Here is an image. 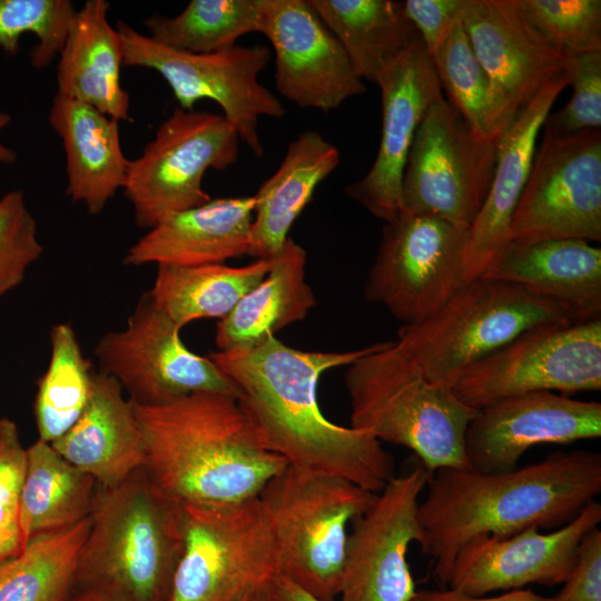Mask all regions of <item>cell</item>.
I'll return each instance as SVG.
<instances>
[{
  "label": "cell",
  "instance_id": "6da1fadb",
  "mask_svg": "<svg viewBox=\"0 0 601 601\" xmlns=\"http://www.w3.org/2000/svg\"><path fill=\"white\" fill-rule=\"evenodd\" d=\"M375 344L316 352L270 336L254 348L217 351L208 358L236 387L239 404L269 451L295 467L339 476L378 493L395 476L393 456L368 432L329 421L317 397L323 373L353 364Z\"/></svg>",
  "mask_w": 601,
  "mask_h": 601
},
{
  "label": "cell",
  "instance_id": "7a4b0ae2",
  "mask_svg": "<svg viewBox=\"0 0 601 601\" xmlns=\"http://www.w3.org/2000/svg\"><path fill=\"white\" fill-rule=\"evenodd\" d=\"M418 504V544L433 559V577L447 585L459 550L482 535L508 536L528 528L558 529L601 492V454L572 450L511 471L483 473L441 467Z\"/></svg>",
  "mask_w": 601,
  "mask_h": 601
},
{
  "label": "cell",
  "instance_id": "3957f363",
  "mask_svg": "<svg viewBox=\"0 0 601 601\" xmlns=\"http://www.w3.org/2000/svg\"><path fill=\"white\" fill-rule=\"evenodd\" d=\"M134 410L145 444L144 469L181 505L257 497L288 465L263 444L234 395L200 392L159 406L134 404Z\"/></svg>",
  "mask_w": 601,
  "mask_h": 601
},
{
  "label": "cell",
  "instance_id": "277c9868",
  "mask_svg": "<svg viewBox=\"0 0 601 601\" xmlns=\"http://www.w3.org/2000/svg\"><path fill=\"white\" fill-rule=\"evenodd\" d=\"M184 546V506L144 467L97 487L76 585L117 601H169Z\"/></svg>",
  "mask_w": 601,
  "mask_h": 601
},
{
  "label": "cell",
  "instance_id": "5b68a950",
  "mask_svg": "<svg viewBox=\"0 0 601 601\" xmlns=\"http://www.w3.org/2000/svg\"><path fill=\"white\" fill-rule=\"evenodd\" d=\"M345 384L352 427L411 450L431 472L469 469L464 437L477 410L430 381L395 342L376 343L348 365Z\"/></svg>",
  "mask_w": 601,
  "mask_h": 601
},
{
  "label": "cell",
  "instance_id": "8992f818",
  "mask_svg": "<svg viewBox=\"0 0 601 601\" xmlns=\"http://www.w3.org/2000/svg\"><path fill=\"white\" fill-rule=\"evenodd\" d=\"M376 493L339 476L287 465L262 490L278 558L279 577L323 601L339 594L348 524Z\"/></svg>",
  "mask_w": 601,
  "mask_h": 601
},
{
  "label": "cell",
  "instance_id": "52a82bcc",
  "mask_svg": "<svg viewBox=\"0 0 601 601\" xmlns=\"http://www.w3.org/2000/svg\"><path fill=\"white\" fill-rule=\"evenodd\" d=\"M564 323L573 322L558 304L516 284L480 276L427 319L402 325L395 343L430 381L452 388L467 367L521 333Z\"/></svg>",
  "mask_w": 601,
  "mask_h": 601
},
{
  "label": "cell",
  "instance_id": "ba28073f",
  "mask_svg": "<svg viewBox=\"0 0 601 601\" xmlns=\"http://www.w3.org/2000/svg\"><path fill=\"white\" fill-rule=\"evenodd\" d=\"M184 506V546L169 601H242L275 582L273 532L258 499Z\"/></svg>",
  "mask_w": 601,
  "mask_h": 601
},
{
  "label": "cell",
  "instance_id": "9c48e42d",
  "mask_svg": "<svg viewBox=\"0 0 601 601\" xmlns=\"http://www.w3.org/2000/svg\"><path fill=\"white\" fill-rule=\"evenodd\" d=\"M116 30L124 49V66L157 71L170 87L178 107L191 110L210 99L257 157L265 151L258 132L262 117L282 118V101L258 79L272 51L263 45L238 46L209 53H191L166 47L124 21Z\"/></svg>",
  "mask_w": 601,
  "mask_h": 601
},
{
  "label": "cell",
  "instance_id": "30bf717a",
  "mask_svg": "<svg viewBox=\"0 0 601 601\" xmlns=\"http://www.w3.org/2000/svg\"><path fill=\"white\" fill-rule=\"evenodd\" d=\"M239 142L221 114L176 107L141 155L128 164L122 190L137 226L149 230L170 214L210 200L204 176L208 169L233 166Z\"/></svg>",
  "mask_w": 601,
  "mask_h": 601
},
{
  "label": "cell",
  "instance_id": "8fae6325",
  "mask_svg": "<svg viewBox=\"0 0 601 601\" xmlns=\"http://www.w3.org/2000/svg\"><path fill=\"white\" fill-rule=\"evenodd\" d=\"M467 226L428 215L400 213L385 223L364 286L403 325L440 311L467 282Z\"/></svg>",
  "mask_w": 601,
  "mask_h": 601
},
{
  "label": "cell",
  "instance_id": "7c38bea8",
  "mask_svg": "<svg viewBox=\"0 0 601 601\" xmlns=\"http://www.w3.org/2000/svg\"><path fill=\"white\" fill-rule=\"evenodd\" d=\"M467 406L531 392L601 390V318L530 328L467 367L452 387Z\"/></svg>",
  "mask_w": 601,
  "mask_h": 601
},
{
  "label": "cell",
  "instance_id": "4fadbf2b",
  "mask_svg": "<svg viewBox=\"0 0 601 601\" xmlns=\"http://www.w3.org/2000/svg\"><path fill=\"white\" fill-rule=\"evenodd\" d=\"M499 139L477 136L444 97L415 134L401 187V213L470 227L491 187Z\"/></svg>",
  "mask_w": 601,
  "mask_h": 601
},
{
  "label": "cell",
  "instance_id": "5bb4252c",
  "mask_svg": "<svg viewBox=\"0 0 601 601\" xmlns=\"http://www.w3.org/2000/svg\"><path fill=\"white\" fill-rule=\"evenodd\" d=\"M179 332L146 292L126 326L97 342L99 372L115 378L128 398L141 406H159L200 392L238 397L230 380L208 356L190 351Z\"/></svg>",
  "mask_w": 601,
  "mask_h": 601
},
{
  "label": "cell",
  "instance_id": "9a60e30c",
  "mask_svg": "<svg viewBox=\"0 0 601 601\" xmlns=\"http://www.w3.org/2000/svg\"><path fill=\"white\" fill-rule=\"evenodd\" d=\"M510 242L601 240V131H544L511 218Z\"/></svg>",
  "mask_w": 601,
  "mask_h": 601
},
{
  "label": "cell",
  "instance_id": "2e32d148",
  "mask_svg": "<svg viewBox=\"0 0 601 601\" xmlns=\"http://www.w3.org/2000/svg\"><path fill=\"white\" fill-rule=\"evenodd\" d=\"M432 472L421 462L376 493L348 533L341 601H412L416 592L407 551L421 536L418 497Z\"/></svg>",
  "mask_w": 601,
  "mask_h": 601
},
{
  "label": "cell",
  "instance_id": "e0dca14e",
  "mask_svg": "<svg viewBox=\"0 0 601 601\" xmlns=\"http://www.w3.org/2000/svg\"><path fill=\"white\" fill-rule=\"evenodd\" d=\"M259 33L275 55L278 92L302 108L323 112L367 88L307 0H260Z\"/></svg>",
  "mask_w": 601,
  "mask_h": 601
},
{
  "label": "cell",
  "instance_id": "ac0fdd59",
  "mask_svg": "<svg viewBox=\"0 0 601 601\" xmlns=\"http://www.w3.org/2000/svg\"><path fill=\"white\" fill-rule=\"evenodd\" d=\"M601 436V403L554 392H531L477 410L464 437L469 469L497 473L518 467L532 446Z\"/></svg>",
  "mask_w": 601,
  "mask_h": 601
},
{
  "label": "cell",
  "instance_id": "d6986e66",
  "mask_svg": "<svg viewBox=\"0 0 601 601\" xmlns=\"http://www.w3.org/2000/svg\"><path fill=\"white\" fill-rule=\"evenodd\" d=\"M382 130L367 174L345 194L384 223L401 213V187L407 157L424 116L443 97L431 56L420 36L377 78Z\"/></svg>",
  "mask_w": 601,
  "mask_h": 601
},
{
  "label": "cell",
  "instance_id": "ffe728a7",
  "mask_svg": "<svg viewBox=\"0 0 601 601\" xmlns=\"http://www.w3.org/2000/svg\"><path fill=\"white\" fill-rule=\"evenodd\" d=\"M601 522V504L591 501L569 523L541 533L528 528L508 536L482 535L456 553L446 587L470 595L563 583L582 536Z\"/></svg>",
  "mask_w": 601,
  "mask_h": 601
},
{
  "label": "cell",
  "instance_id": "44dd1931",
  "mask_svg": "<svg viewBox=\"0 0 601 601\" xmlns=\"http://www.w3.org/2000/svg\"><path fill=\"white\" fill-rule=\"evenodd\" d=\"M462 26L490 79L505 132L570 59L556 53L510 0H469Z\"/></svg>",
  "mask_w": 601,
  "mask_h": 601
},
{
  "label": "cell",
  "instance_id": "7402d4cb",
  "mask_svg": "<svg viewBox=\"0 0 601 601\" xmlns=\"http://www.w3.org/2000/svg\"><path fill=\"white\" fill-rule=\"evenodd\" d=\"M566 86V71L553 77L499 138L491 187L469 228L467 282L480 277L510 242L511 218L530 175L538 136L552 105Z\"/></svg>",
  "mask_w": 601,
  "mask_h": 601
},
{
  "label": "cell",
  "instance_id": "603a6c76",
  "mask_svg": "<svg viewBox=\"0 0 601 601\" xmlns=\"http://www.w3.org/2000/svg\"><path fill=\"white\" fill-rule=\"evenodd\" d=\"M481 276L558 304L573 323L601 318V248L590 242H509Z\"/></svg>",
  "mask_w": 601,
  "mask_h": 601
},
{
  "label": "cell",
  "instance_id": "cb8c5ba5",
  "mask_svg": "<svg viewBox=\"0 0 601 601\" xmlns=\"http://www.w3.org/2000/svg\"><path fill=\"white\" fill-rule=\"evenodd\" d=\"M255 199L225 197L160 220L127 252L124 264H220L247 255Z\"/></svg>",
  "mask_w": 601,
  "mask_h": 601
},
{
  "label": "cell",
  "instance_id": "d4e9b609",
  "mask_svg": "<svg viewBox=\"0 0 601 601\" xmlns=\"http://www.w3.org/2000/svg\"><path fill=\"white\" fill-rule=\"evenodd\" d=\"M51 446L99 486L119 484L145 464V444L134 404L119 383L95 373L81 416Z\"/></svg>",
  "mask_w": 601,
  "mask_h": 601
},
{
  "label": "cell",
  "instance_id": "484cf974",
  "mask_svg": "<svg viewBox=\"0 0 601 601\" xmlns=\"http://www.w3.org/2000/svg\"><path fill=\"white\" fill-rule=\"evenodd\" d=\"M48 122L66 155V195L90 215L100 214L122 189L129 164L120 144L119 121L56 92Z\"/></svg>",
  "mask_w": 601,
  "mask_h": 601
},
{
  "label": "cell",
  "instance_id": "4316f807",
  "mask_svg": "<svg viewBox=\"0 0 601 601\" xmlns=\"http://www.w3.org/2000/svg\"><path fill=\"white\" fill-rule=\"evenodd\" d=\"M108 10L105 0H87L73 13L59 53L57 92L118 121H131L129 93L120 81L122 43Z\"/></svg>",
  "mask_w": 601,
  "mask_h": 601
},
{
  "label": "cell",
  "instance_id": "83f0119b",
  "mask_svg": "<svg viewBox=\"0 0 601 601\" xmlns=\"http://www.w3.org/2000/svg\"><path fill=\"white\" fill-rule=\"evenodd\" d=\"M339 159L337 147L315 130L302 132L289 144L278 169L254 195L247 255L270 259L283 248L294 221Z\"/></svg>",
  "mask_w": 601,
  "mask_h": 601
},
{
  "label": "cell",
  "instance_id": "f1b7e54d",
  "mask_svg": "<svg viewBox=\"0 0 601 601\" xmlns=\"http://www.w3.org/2000/svg\"><path fill=\"white\" fill-rule=\"evenodd\" d=\"M306 260L305 249L288 237L263 280L217 323L218 351L254 348L307 316L316 297L305 278Z\"/></svg>",
  "mask_w": 601,
  "mask_h": 601
},
{
  "label": "cell",
  "instance_id": "f546056e",
  "mask_svg": "<svg viewBox=\"0 0 601 601\" xmlns=\"http://www.w3.org/2000/svg\"><path fill=\"white\" fill-rule=\"evenodd\" d=\"M97 487L90 475L67 462L51 444L38 440L29 446L18 510L22 551L30 541L88 518Z\"/></svg>",
  "mask_w": 601,
  "mask_h": 601
},
{
  "label": "cell",
  "instance_id": "4dcf8cb0",
  "mask_svg": "<svg viewBox=\"0 0 601 601\" xmlns=\"http://www.w3.org/2000/svg\"><path fill=\"white\" fill-rule=\"evenodd\" d=\"M362 80L378 76L418 37L403 1L307 0Z\"/></svg>",
  "mask_w": 601,
  "mask_h": 601
},
{
  "label": "cell",
  "instance_id": "1f68e13d",
  "mask_svg": "<svg viewBox=\"0 0 601 601\" xmlns=\"http://www.w3.org/2000/svg\"><path fill=\"white\" fill-rule=\"evenodd\" d=\"M270 268V259L239 267L220 264L157 265L148 292L154 304L180 328L201 318H224Z\"/></svg>",
  "mask_w": 601,
  "mask_h": 601
},
{
  "label": "cell",
  "instance_id": "d6a6232c",
  "mask_svg": "<svg viewBox=\"0 0 601 601\" xmlns=\"http://www.w3.org/2000/svg\"><path fill=\"white\" fill-rule=\"evenodd\" d=\"M90 515L76 525L29 542L0 565V601H70Z\"/></svg>",
  "mask_w": 601,
  "mask_h": 601
},
{
  "label": "cell",
  "instance_id": "836d02e7",
  "mask_svg": "<svg viewBox=\"0 0 601 601\" xmlns=\"http://www.w3.org/2000/svg\"><path fill=\"white\" fill-rule=\"evenodd\" d=\"M50 346V361L38 380L33 405L39 440L49 444L67 433L81 416L95 375L69 323L51 327Z\"/></svg>",
  "mask_w": 601,
  "mask_h": 601
},
{
  "label": "cell",
  "instance_id": "e575fe53",
  "mask_svg": "<svg viewBox=\"0 0 601 601\" xmlns=\"http://www.w3.org/2000/svg\"><path fill=\"white\" fill-rule=\"evenodd\" d=\"M149 37L171 49L209 53L259 32L260 0H191L173 18L154 14L145 21Z\"/></svg>",
  "mask_w": 601,
  "mask_h": 601
},
{
  "label": "cell",
  "instance_id": "d590c367",
  "mask_svg": "<svg viewBox=\"0 0 601 601\" xmlns=\"http://www.w3.org/2000/svg\"><path fill=\"white\" fill-rule=\"evenodd\" d=\"M449 102L480 137L499 139L503 134L490 79L479 62L462 22L431 57Z\"/></svg>",
  "mask_w": 601,
  "mask_h": 601
},
{
  "label": "cell",
  "instance_id": "8d00e7d4",
  "mask_svg": "<svg viewBox=\"0 0 601 601\" xmlns=\"http://www.w3.org/2000/svg\"><path fill=\"white\" fill-rule=\"evenodd\" d=\"M510 3L563 58L601 50L600 0H510Z\"/></svg>",
  "mask_w": 601,
  "mask_h": 601
},
{
  "label": "cell",
  "instance_id": "74e56055",
  "mask_svg": "<svg viewBox=\"0 0 601 601\" xmlns=\"http://www.w3.org/2000/svg\"><path fill=\"white\" fill-rule=\"evenodd\" d=\"M75 12L69 0H0V48L14 56L21 36L32 33L30 63L43 69L60 53Z\"/></svg>",
  "mask_w": 601,
  "mask_h": 601
},
{
  "label": "cell",
  "instance_id": "f35d334b",
  "mask_svg": "<svg viewBox=\"0 0 601 601\" xmlns=\"http://www.w3.org/2000/svg\"><path fill=\"white\" fill-rule=\"evenodd\" d=\"M42 252L23 191H8L0 198V296L23 282L28 267Z\"/></svg>",
  "mask_w": 601,
  "mask_h": 601
},
{
  "label": "cell",
  "instance_id": "ab89813d",
  "mask_svg": "<svg viewBox=\"0 0 601 601\" xmlns=\"http://www.w3.org/2000/svg\"><path fill=\"white\" fill-rule=\"evenodd\" d=\"M565 71L572 97L562 109L548 115L542 128L552 135L600 130L601 50L571 58Z\"/></svg>",
  "mask_w": 601,
  "mask_h": 601
},
{
  "label": "cell",
  "instance_id": "60d3db41",
  "mask_svg": "<svg viewBox=\"0 0 601 601\" xmlns=\"http://www.w3.org/2000/svg\"><path fill=\"white\" fill-rule=\"evenodd\" d=\"M27 466V449L17 424L0 418V565L22 552L18 510Z\"/></svg>",
  "mask_w": 601,
  "mask_h": 601
},
{
  "label": "cell",
  "instance_id": "b9f144b4",
  "mask_svg": "<svg viewBox=\"0 0 601 601\" xmlns=\"http://www.w3.org/2000/svg\"><path fill=\"white\" fill-rule=\"evenodd\" d=\"M469 0H406L404 10L432 57L462 22Z\"/></svg>",
  "mask_w": 601,
  "mask_h": 601
},
{
  "label": "cell",
  "instance_id": "7bdbcfd3",
  "mask_svg": "<svg viewBox=\"0 0 601 601\" xmlns=\"http://www.w3.org/2000/svg\"><path fill=\"white\" fill-rule=\"evenodd\" d=\"M554 601H601V530H589L581 539L575 562Z\"/></svg>",
  "mask_w": 601,
  "mask_h": 601
},
{
  "label": "cell",
  "instance_id": "ee69618b",
  "mask_svg": "<svg viewBox=\"0 0 601 601\" xmlns=\"http://www.w3.org/2000/svg\"><path fill=\"white\" fill-rule=\"evenodd\" d=\"M412 601H554L530 588L504 591L499 595H470L450 587L416 590Z\"/></svg>",
  "mask_w": 601,
  "mask_h": 601
},
{
  "label": "cell",
  "instance_id": "f6af8a7d",
  "mask_svg": "<svg viewBox=\"0 0 601 601\" xmlns=\"http://www.w3.org/2000/svg\"><path fill=\"white\" fill-rule=\"evenodd\" d=\"M275 584L285 601H323L305 592L286 578L278 577Z\"/></svg>",
  "mask_w": 601,
  "mask_h": 601
},
{
  "label": "cell",
  "instance_id": "bcb514c9",
  "mask_svg": "<svg viewBox=\"0 0 601 601\" xmlns=\"http://www.w3.org/2000/svg\"><path fill=\"white\" fill-rule=\"evenodd\" d=\"M242 601H285V599L273 582L257 589Z\"/></svg>",
  "mask_w": 601,
  "mask_h": 601
},
{
  "label": "cell",
  "instance_id": "7dc6e473",
  "mask_svg": "<svg viewBox=\"0 0 601 601\" xmlns=\"http://www.w3.org/2000/svg\"><path fill=\"white\" fill-rule=\"evenodd\" d=\"M11 121V117L0 110V130L6 128ZM17 159V154L13 149L0 142V164H13Z\"/></svg>",
  "mask_w": 601,
  "mask_h": 601
},
{
  "label": "cell",
  "instance_id": "c3c4849f",
  "mask_svg": "<svg viewBox=\"0 0 601 601\" xmlns=\"http://www.w3.org/2000/svg\"><path fill=\"white\" fill-rule=\"evenodd\" d=\"M70 601H117L101 592L95 590H80L77 597Z\"/></svg>",
  "mask_w": 601,
  "mask_h": 601
}]
</instances>
